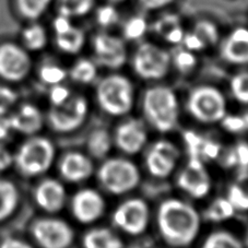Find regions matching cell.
<instances>
[{
  "label": "cell",
  "mask_w": 248,
  "mask_h": 248,
  "mask_svg": "<svg viewBox=\"0 0 248 248\" xmlns=\"http://www.w3.org/2000/svg\"><path fill=\"white\" fill-rule=\"evenodd\" d=\"M157 226L164 241L173 247H186L195 241L200 230V217L189 203L169 199L157 211Z\"/></svg>",
  "instance_id": "obj_1"
},
{
  "label": "cell",
  "mask_w": 248,
  "mask_h": 248,
  "mask_svg": "<svg viewBox=\"0 0 248 248\" xmlns=\"http://www.w3.org/2000/svg\"><path fill=\"white\" fill-rule=\"evenodd\" d=\"M202 248H243V245L233 234L225 231H219L212 233L204 241Z\"/></svg>",
  "instance_id": "obj_28"
},
{
  "label": "cell",
  "mask_w": 248,
  "mask_h": 248,
  "mask_svg": "<svg viewBox=\"0 0 248 248\" xmlns=\"http://www.w3.org/2000/svg\"><path fill=\"white\" fill-rule=\"evenodd\" d=\"M32 62L25 50L12 43L0 46V77L2 79L19 82L27 78Z\"/></svg>",
  "instance_id": "obj_11"
},
{
  "label": "cell",
  "mask_w": 248,
  "mask_h": 248,
  "mask_svg": "<svg viewBox=\"0 0 248 248\" xmlns=\"http://www.w3.org/2000/svg\"><path fill=\"white\" fill-rule=\"evenodd\" d=\"M97 177L102 187L113 195L127 194L140 183L138 168L124 157L106 160L98 169Z\"/></svg>",
  "instance_id": "obj_5"
},
{
  "label": "cell",
  "mask_w": 248,
  "mask_h": 248,
  "mask_svg": "<svg viewBox=\"0 0 248 248\" xmlns=\"http://www.w3.org/2000/svg\"><path fill=\"white\" fill-rule=\"evenodd\" d=\"M55 159V147L45 137H32L21 144L14 156L20 173L27 177L44 174L52 166Z\"/></svg>",
  "instance_id": "obj_4"
},
{
  "label": "cell",
  "mask_w": 248,
  "mask_h": 248,
  "mask_svg": "<svg viewBox=\"0 0 248 248\" xmlns=\"http://www.w3.org/2000/svg\"><path fill=\"white\" fill-rule=\"evenodd\" d=\"M97 68L94 62L89 59H80L77 62L70 70V78L75 82L88 84L96 78Z\"/></svg>",
  "instance_id": "obj_27"
},
{
  "label": "cell",
  "mask_w": 248,
  "mask_h": 248,
  "mask_svg": "<svg viewBox=\"0 0 248 248\" xmlns=\"http://www.w3.org/2000/svg\"><path fill=\"white\" fill-rule=\"evenodd\" d=\"M132 65L141 79L159 80L168 75L170 56L161 47L151 43H143L137 48Z\"/></svg>",
  "instance_id": "obj_7"
},
{
  "label": "cell",
  "mask_w": 248,
  "mask_h": 248,
  "mask_svg": "<svg viewBox=\"0 0 248 248\" xmlns=\"http://www.w3.org/2000/svg\"><path fill=\"white\" fill-rule=\"evenodd\" d=\"M0 248H33L29 243L19 238L7 237L0 243Z\"/></svg>",
  "instance_id": "obj_51"
},
{
  "label": "cell",
  "mask_w": 248,
  "mask_h": 248,
  "mask_svg": "<svg viewBox=\"0 0 248 248\" xmlns=\"http://www.w3.org/2000/svg\"><path fill=\"white\" fill-rule=\"evenodd\" d=\"M236 156V165L241 170L242 178L247 177L248 173V143L239 142L233 148Z\"/></svg>",
  "instance_id": "obj_40"
},
{
  "label": "cell",
  "mask_w": 248,
  "mask_h": 248,
  "mask_svg": "<svg viewBox=\"0 0 248 248\" xmlns=\"http://www.w3.org/2000/svg\"><path fill=\"white\" fill-rule=\"evenodd\" d=\"M222 126L224 129L229 132H233V134H237V132H242L246 130V125L244 122L243 116H234V115H230V116H224L221 119Z\"/></svg>",
  "instance_id": "obj_42"
},
{
  "label": "cell",
  "mask_w": 248,
  "mask_h": 248,
  "mask_svg": "<svg viewBox=\"0 0 248 248\" xmlns=\"http://www.w3.org/2000/svg\"><path fill=\"white\" fill-rule=\"evenodd\" d=\"M221 55L224 61L233 65H248V42L228 38L222 45Z\"/></svg>",
  "instance_id": "obj_24"
},
{
  "label": "cell",
  "mask_w": 248,
  "mask_h": 248,
  "mask_svg": "<svg viewBox=\"0 0 248 248\" xmlns=\"http://www.w3.org/2000/svg\"><path fill=\"white\" fill-rule=\"evenodd\" d=\"M247 242H248V238H247Z\"/></svg>",
  "instance_id": "obj_56"
},
{
  "label": "cell",
  "mask_w": 248,
  "mask_h": 248,
  "mask_svg": "<svg viewBox=\"0 0 248 248\" xmlns=\"http://www.w3.org/2000/svg\"><path fill=\"white\" fill-rule=\"evenodd\" d=\"M142 109L147 121L160 132L172 131L178 123V101L172 89L157 85L144 92Z\"/></svg>",
  "instance_id": "obj_2"
},
{
  "label": "cell",
  "mask_w": 248,
  "mask_h": 248,
  "mask_svg": "<svg viewBox=\"0 0 248 248\" xmlns=\"http://www.w3.org/2000/svg\"><path fill=\"white\" fill-rule=\"evenodd\" d=\"M95 0H59V14L68 18L87 16L93 9Z\"/></svg>",
  "instance_id": "obj_26"
},
{
  "label": "cell",
  "mask_w": 248,
  "mask_h": 248,
  "mask_svg": "<svg viewBox=\"0 0 248 248\" xmlns=\"http://www.w3.org/2000/svg\"><path fill=\"white\" fill-rule=\"evenodd\" d=\"M224 165L228 166V168H232V166L236 165V156H235L234 149H231L228 151L225 156H224Z\"/></svg>",
  "instance_id": "obj_53"
},
{
  "label": "cell",
  "mask_w": 248,
  "mask_h": 248,
  "mask_svg": "<svg viewBox=\"0 0 248 248\" xmlns=\"http://www.w3.org/2000/svg\"><path fill=\"white\" fill-rule=\"evenodd\" d=\"M148 139L147 130L138 119H128L117 127L115 143L126 155H136L144 147Z\"/></svg>",
  "instance_id": "obj_16"
},
{
  "label": "cell",
  "mask_w": 248,
  "mask_h": 248,
  "mask_svg": "<svg viewBox=\"0 0 248 248\" xmlns=\"http://www.w3.org/2000/svg\"><path fill=\"white\" fill-rule=\"evenodd\" d=\"M89 112L88 101L83 96L69 97L61 105L53 106L48 113L52 129L61 134L74 131L85 122Z\"/></svg>",
  "instance_id": "obj_8"
},
{
  "label": "cell",
  "mask_w": 248,
  "mask_h": 248,
  "mask_svg": "<svg viewBox=\"0 0 248 248\" xmlns=\"http://www.w3.org/2000/svg\"><path fill=\"white\" fill-rule=\"evenodd\" d=\"M85 43V35L82 30L72 27L67 32L56 35V44L63 53L77 54L79 53Z\"/></svg>",
  "instance_id": "obj_23"
},
{
  "label": "cell",
  "mask_w": 248,
  "mask_h": 248,
  "mask_svg": "<svg viewBox=\"0 0 248 248\" xmlns=\"http://www.w3.org/2000/svg\"><path fill=\"white\" fill-rule=\"evenodd\" d=\"M110 1H113V2H118V1H122V0H110Z\"/></svg>",
  "instance_id": "obj_55"
},
{
  "label": "cell",
  "mask_w": 248,
  "mask_h": 248,
  "mask_svg": "<svg viewBox=\"0 0 248 248\" xmlns=\"http://www.w3.org/2000/svg\"><path fill=\"white\" fill-rule=\"evenodd\" d=\"M72 27H74V25L71 23V19L61 14H58V16L53 21V28L55 33H56V35L67 32L68 30H70Z\"/></svg>",
  "instance_id": "obj_46"
},
{
  "label": "cell",
  "mask_w": 248,
  "mask_h": 248,
  "mask_svg": "<svg viewBox=\"0 0 248 248\" xmlns=\"http://www.w3.org/2000/svg\"><path fill=\"white\" fill-rule=\"evenodd\" d=\"M173 62L178 71L183 72V74H187V72L191 71L196 67L197 58L194 55V52L184 48L177 50L174 54Z\"/></svg>",
  "instance_id": "obj_35"
},
{
  "label": "cell",
  "mask_w": 248,
  "mask_h": 248,
  "mask_svg": "<svg viewBox=\"0 0 248 248\" xmlns=\"http://www.w3.org/2000/svg\"><path fill=\"white\" fill-rule=\"evenodd\" d=\"M16 101V93L14 90L5 87V85H0V110L2 112H8L12 105Z\"/></svg>",
  "instance_id": "obj_44"
},
{
  "label": "cell",
  "mask_w": 248,
  "mask_h": 248,
  "mask_svg": "<svg viewBox=\"0 0 248 248\" xmlns=\"http://www.w3.org/2000/svg\"><path fill=\"white\" fill-rule=\"evenodd\" d=\"M70 97V91L69 89L63 87L61 83L53 85L52 90L49 92V100L52 102L53 106L61 105Z\"/></svg>",
  "instance_id": "obj_43"
},
{
  "label": "cell",
  "mask_w": 248,
  "mask_h": 248,
  "mask_svg": "<svg viewBox=\"0 0 248 248\" xmlns=\"http://www.w3.org/2000/svg\"><path fill=\"white\" fill-rule=\"evenodd\" d=\"M187 108L197 121L204 124L221 122L226 113V102L219 90L203 85L196 88L187 101Z\"/></svg>",
  "instance_id": "obj_6"
},
{
  "label": "cell",
  "mask_w": 248,
  "mask_h": 248,
  "mask_svg": "<svg viewBox=\"0 0 248 248\" xmlns=\"http://www.w3.org/2000/svg\"><path fill=\"white\" fill-rule=\"evenodd\" d=\"M40 78L46 84H59L67 78V71L56 65H46L42 67Z\"/></svg>",
  "instance_id": "obj_36"
},
{
  "label": "cell",
  "mask_w": 248,
  "mask_h": 248,
  "mask_svg": "<svg viewBox=\"0 0 248 248\" xmlns=\"http://www.w3.org/2000/svg\"><path fill=\"white\" fill-rule=\"evenodd\" d=\"M19 202V192L10 181L0 179V222L8 219L16 211Z\"/></svg>",
  "instance_id": "obj_21"
},
{
  "label": "cell",
  "mask_w": 248,
  "mask_h": 248,
  "mask_svg": "<svg viewBox=\"0 0 248 248\" xmlns=\"http://www.w3.org/2000/svg\"><path fill=\"white\" fill-rule=\"evenodd\" d=\"M178 186L188 195L200 199L210 191L211 182L202 159H189L187 168L179 174Z\"/></svg>",
  "instance_id": "obj_15"
},
{
  "label": "cell",
  "mask_w": 248,
  "mask_h": 248,
  "mask_svg": "<svg viewBox=\"0 0 248 248\" xmlns=\"http://www.w3.org/2000/svg\"><path fill=\"white\" fill-rule=\"evenodd\" d=\"M202 40L206 43V45H213L216 44L219 40V30L215 23L210 21L202 20L197 22L195 25L194 31Z\"/></svg>",
  "instance_id": "obj_33"
},
{
  "label": "cell",
  "mask_w": 248,
  "mask_h": 248,
  "mask_svg": "<svg viewBox=\"0 0 248 248\" xmlns=\"http://www.w3.org/2000/svg\"><path fill=\"white\" fill-rule=\"evenodd\" d=\"M96 21L102 28H109L116 24L119 20L118 10L113 5H104L96 11Z\"/></svg>",
  "instance_id": "obj_37"
},
{
  "label": "cell",
  "mask_w": 248,
  "mask_h": 248,
  "mask_svg": "<svg viewBox=\"0 0 248 248\" xmlns=\"http://www.w3.org/2000/svg\"><path fill=\"white\" fill-rule=\"evenodd\" d=\"M228 199L232 203L235 210H248V192L243 185L234 184V185L231 186L229 189Z\"/></svg>",
  "instance_id": "obj_34"
},
{
  "label": "cell",
  "mask_w": 248,
  "mask_h": 248,
  "mask_svg": "<svg viewBox=\"0 0 248 248\" xmlns=\"http://www.w3.org/2000/svg\"><path fill=\"white\" fill-rule=\"evenodd\" d=\"M148 30V22L143 16H135L124 25V36L129 41L140 40Z\"/></svg>",
  "instance_id": "obj_31"
},
{
  "label": "cell",
  "mask_w": 248,
  "mask_h": 248,
  "mask_svg": "<svg viewBox=\"0 0 248 248\" xmlns=\"http://www.w3.org/2000/svg\"><path fill=\"white\" fill-rule=\"evenodd\" d=\"M179 157V151L173 143L160 140L152 145L147 155V168L152 176L165 178L173 172Z\"/></svg>",
  "instance_id": "obj_14"
},
{
  "label": "cell",
  "mask_w": 248,
  "mask_h": 248,
  "mask_svg": "<svg viewBox=\"0 0 248 248\" xmlns=\"http://www.w3.org/2000/svg\"><path fill=\"white\" fill-rule=\"evenodd\" d=\"M96 100L105 113L123 116L129 113L134 105V87L125 76H108L97 85Z\"/></svg>",
  "instance_id": "obj_3"
},
{
  "label": "cell",
  "mask_w": 248,
  "mask_h": 248,
  "mask_svg": "<svg viewBox=\"0 0 248 248\" xmlns=\"http://www.w3.org/2000/svg\"><path fill=\"white\" fill-rule=\"evenodd\" d=\"M178 25H182L181 18L176 14H165L155 21L153 28L159 35L164 37L170 30L178 27Z\"/></svg>",
  "instance_id": "obj_38"
},
{
  "label": "cell",
  "mask_w": 248,
  "mask_h": 248,
  "mask_svg": "<svg viewBox=\"0 0 248 248\" xmlns=\"http://www.w3.org/2000/svg\"><path fill=\"white\" fill-rule=\"evenodd\" d=\"M93 48L101 66L117 69L127 61V48L122 38L108 33H100L93 38Z\"/></svg>",
  "instance_id": "obj_12"
},
{
  "label": "cell",
  "mask_w": 248,
  "mask_h": 248,
  "mask_svg": "<svg viewBox=\"0 0 248 248\" xmlns=\"http://www.w3.org/2000/svg\"><path fill=\"white\" fill-rule=\"evenodd\" d=\"M184 35H185V32H184L182 25H178V27L170 30L163 38L170 44H178V43H182Z\"/></svg>",
  "instance_id": "obj_50"
},
{
  "label": "cell",
  "mask_w": 248,
  "mask_h": 248,
  "mask_svg": "<svg viewBox=\"0 0 248 248\" xmlns=\"http://www.w3.org/2000/svg\"><path fill=\"white\" fill-rule=\"evenodd\" d=\"M231 91L241 104H248V71L235 75L231 81Z\"/></svg>",
  "instance_id": "obj_32"
},
{
  "label": "cell",
  "mask_w": 248,
  "mask_h": 248,
  "mask_svg": "<svg viewBox=\"0 0 248 248\" xmlns=\"http://www.w3.org/2000/svg\"><path fill=\"white\" fill-rule=\"evenodd\" d=\"M221 153V145L210 139H203L200 148L202 160H215Z\"/></svg>",
  "instance_id": "obj_41"
},
{
  "label": "cell",
  "mask_w": 248,
  "mask_h": 248,
  "mask_svg": "<svg viewBox=\"0 0 248 248\" xmlns=\"http://www.w3.org/2000/svg\"><path fill=\"white\" fill-rule=\"evenodd\" d=\"M230 40L238 42H248V29L246 28H236L233 30L229 36Z\"/></svg>",
  "instance_id": "obj_52"
},
{
  "label": "cell",
  "mask_w": 248,
  "mask_h": 248,
  "mask_svg": "<svg viewBox=\"0 0 248 248\" xmlns=\"http://www.w3.org/2000/svg\"><path fill=\"white\" fill-rule=\"evenodd\" d=\"M182 43L185 46V48L190 50V52H196V50H202L206 47V43H204L202 38H200L195 32L186 33L184 35Z\"/></svg>",
  "instance_id": "obj_45"
},
{
  "label": "cell",
  "mask_w": 248,
  "mask_h": 248,
  "mask_svg": "<svg viewBox=\"0 0 248 248\" xmlns=\"http://www.w3.org/2000/svg\"><path fill=\"white\" fill-rule=\"evenodd\" d=\"M244 122H245V125H246V129H248V113H246L245 115L243 116Z\"/></svg>",
  "instance_id": "obj_54"
},
{
  "label": "cell",
  "mask_w": 248,
  "mask_h": 248,
  "mask_svg": "<svg viewBox=\"0 0 248 248\" xmlns=\"http://www.w3.org/2000/svg\"><path fill=\"white\" fill-rule=\"evenodd\" d=\"M12 130L10 117L8 116L6 112L0 110V140L7 138Z\"/></svg>",
  "instance_id": "obj_49"
},
{
  "label": "cell",
  "mask_w": 248,
  "mask_h": 248,
  "mask_svg": "<svg viewBox=\"0 0 248 248\" xmlns=\"http://www.w3.org/2000/svg\"><path fill=\"white\" fill-rule=\"evenodd\" d=\"M202 137L197 135L194 131L187 130L184 132V141H185L189 159H202L200 157V148H202Z\"/></svg>",
  "instance_id": "obj_39"
},
{
  "label": "cell",
  "mask_w": 248,
  "mask_h": 248,
  "mask_svg": "<svg viewBox=\"0 0 248 248\" xmlns=\"http://www.w3.org/2000/svg\"><path fill=\"white\" fill-rule=\"evenodd\" d=\"M149 207L144 200L132 198L126 200L113 213V223L123 232L130 235L142 234L148 228Z\"/></svg>",
  "instance_id": "obj_10"
},
{
  "label": "cell",
  "mask_w": 248,
  "mask_h": 248,
  "mask_svg": "<svg viewBox=\"0 0 248 248\" xmlns=\"http://www.w3.org/2000/svg\"><path fill=\"white\" fill-rule=\"evenodd\" d=\"M52 0H18L20 12L29 20H36L45 14Z\"/></svg>",
  "instance_id": "obj_29"
},
{
  "label": "cell",
  "mask_w": 248,
  "mask_h": 248,
  "mask_svg": "<svg viewBox=\"0 0 248 248\" xmlns=\"http://www.w3.org/2000/svg\"><path fill=\"white\" fill-rule=\"evenodd\" d=\"M71 211L80 223L90 224L103 216L105 202L100 192L91 188H84L72 197Z\"/></svg>",
  "instance_id": "obj_13"
},
{
  "label": "cell",
  "mask_w": 248,
  "mask_h": 248,
  "mask_svg": "<svg viewBox=\"0 0 248 248\" xmlns=\"http://www.w3.org/2000/svg\"><path fill=\"white\" fill-rule=\"evenodd\" d=\"M139 3L145 10H159L169 6L174 0H138Z\"/></svg>",
  "instance_id": "obj_48"
},
{
  "label": "cell",
  "mask_w": 248,
  "mask_h": 248,
  "mask_svg": "<svg viewBox=\"0 0 248 248\" xmlns=\"http://www.w3.org/2000/svg\"><path fill=\"white\" fill-rule=\"evenodd\" d=\"M22 40L28 49L37 52L44 48L47 44L46 30L37 23L29 25L22 33Z\"/></svg>",
  "instance_id": "obj_25"
},
{
  "label": "cell",
  "mask_w": 248,
  "mask_h": 248,
  "mask_svg": "<svg viewBox=\"0 0 248 248\" xmlns=\"http://www.w3.org/2000/svg\"><path fill=\"white\" fill-rule=\"evenodd\" d=\"M10 123L12 130L24 135H34L41 130L43 126V116L41 110L35 105L24 104L11 115Z\"/></svg>",
  "instance_id": "obj_19"
},
{
  "label": "cell",
  "mask_w": 248,
  "mask_h": 248,
  "mask_svg": "<svg viewBox=\"0 0 248 248\" xmlns=\"http://www.w3.org/2000/svg\"><path fill=\"white\" fill-rule=\"evenodd\" d=\"M235 209L229 199L219 198L213 202L206 212V217L213 222H220L229 220L234 216Z\"/></svg>",
  "instance_id": "obj_30"
},
{
  "label": "cell",
  "mask_w": 248,
  "mask_h": 248,
  "mask_svg": "<svg viewBox=\"0 0 248 248\" xmlns=\"http://www.w3.org/2000/svg\"><path fill=\"white\" fill-rule=\"evenodd\" d=\"M88 151L94 159H103L112 149V137L104 128H97L88 138Z\"/></svg>",
  "instance_id": "obj_22"
},
{
  "label": "cell",
  "mask_w": 248,
  "mask_h": 248,
  "mask_svg": "<svg viewBox=\"0 0 248 248\" xmlns=\"http://www.w3.org/2000/svg\"><path fill=\"white\" fill-rule=\"evenodd\" d=\"M14 164V155L6 147L0 145V173L5 172Z\"/></svg>",
  "instance_id": "obj_47"
},
{
  "label": "cell",
  "mask_w": 248,
  "mask_h": 248,
  "mask_svg": "<svg viewBox=\"0 0 248 248\" xmlns=\"http://www.w3.org/2000/svg\"><path fill=\"white\" fill-rule=\"evenodd\" d=\"M34 198L38 207L48 213H56L62 210L66 203V189L61 182L53 178L44 179L38 184Z\"/></svg>",
  "instance_id": "obj_17"
},
{
  "label": "cell",
  "mask_w": 248,
  "mask_h": 248,
  "mask_svg": "<svg viewBox=\"0 0 248 248\" xmlns=\"http://www.w3.org/2000/svg\"><path fill=\"white\" fill-rule=\"evenodd\" d=\"M82 244L84 248H124L121 237L105 228L89 231L84 235Z\"/></svg>",
  "instance_id": "obj_20"
},
{
  "label": "cell",
  "mask_w": 248,
  "mask_h": 248,
  "mask_svg": "<svg viewBox=\"0 0 248 248\" xmlns=\"http://www.w3.org/2000/svg\"><path fill=\"white\" fill-rule=\"evenodd\" d=\"M93 170L91 159L81 152H67L59 162V172L62 177L69 183L85 181L93 174Z\"/></svg>",
  "instance_id": "obj_18"
},
{
  "label": "cell",
  "mask_w": 248,
  "mask_h": 248,
  "mask_svg": "<svg viewBox=\"0 0 248 248\" xmlns=\"http://www.w3.org/2000/svg\"><path fill=\"white\" fill-rule=\"evenodd\" d=\"M32 235L41 248H69L75 239L71 226L57 217H44L32 226Z\"/></svg>",
  "instance_id": "obj_9"
}]
</instances>
